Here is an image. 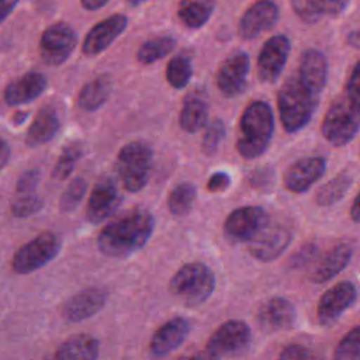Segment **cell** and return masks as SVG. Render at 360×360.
I'll list each match as a JSON object with an SVG mask.
<instances>
[{
	"label": "cell",
	"mask_w": 360,
	"mask_h": 360,
	"mask_svg": "<svg viewBox=\"0 0 360 360\" xmlns=\"http://www.w3.org/2000/svg\"><path fill=\"white\" fill-rule=\"evenodd\" d=\"M333 357L338 360H360V325L349 330L338 343Z\"/></svg>",
	"instance_id": "cell-37"
},
{
	"label": "cell",
	"mask_w": 360,
	"mask_h": 360,
	"mask_svg": "<svg viewBox=\"0 0 360 360\" xmlns=\"http://www.w3.org/2000/svg\"><path fill=\"white\" fill-rule=\"evenodd\" d=\"M98 340L89 333H77L62 342L53 357L58 360H94L98 357Z\"/></svg>",
	"instance_id": "cell-27"
},
{
	"label": "cell",
	"mask_w": 360,
	"mask_h": 360,
	"mask_svg": "<svg viewBox=\"0 0 360 360\" xmlns=\"http://www.w3.org/2000/svg\"><path fill=\"white\" fill-rule=\"evenodd\" d=\"M347 44H349L350 46H353V48L360 49V28L352 31V32L347 35Z\"/></svg>",
	"instance_id": "cell-47"
},
{
	"label": "cell",
	"mask_w": 360,
	"mask_h": 360,
	"mask_svg": "<svg viewBox=\"0 0 360 360\" xmlns=\"http://www.w3.org/2000/svg\"><path fill=\"white\" fill-rule=\"evenodd\" d=\"M360 129V60L353 66L343 91L323 115L321 132L333 146H345Z\"/></svg>",
	"instance_id": "cell-3"
},
{
	"label": "cell",
	"mask_w": 360,
	"mask_h": 360,
	"mask_svg": "<svg viewBox=\"0 0 360 360\" xmlns=\"http://www.w3.org/2000/svg\"><path fill=\"white\" fill-rule=\"evenodd\" d=\"M357 300V288L352 281H340L328 288L316 305V319L319 325L329 326L335 323L345 311Z\"/></svg>",
	"instance_id": "cell-11"
},
{
	"label": "cell",
	"mask_w": 360,
	"mask_h": 360,
	"mask_svg": "<svg viewBox=\"0 0 360 360\" xmlns=\"http://www.w3.org/2000/svg\"><path fill=\"white\" fill-rule=\"evenodd\" d=\"M215 290V276L212 270L201 262L183 264L170 278L169 291L181 304L197 307L204 304Z\"/></svg>",
	"instance_id": "cell-5"
},
{
	"label": "cell",
	"mask_w": 360,
	"mask_h": 360,
	"mask_svg": "<svg viewBox=\"0 0 360 360\" xmlns=\"http://www.w3.org/2000/svg\"><path fill=\"white\" fill-rule=\"evenodd\" d=\"M352 181H353V179L347 173H340V174L335 176L328 183H325L322 187L318 188L316 195H315L316 204L321 207L333 205L335 202H338L339 200H342L345 197L349 187L352 186Z\"/></svg>",
	"instance_id": "cell-32"
},
{
	"label": "cell",
	"mask_w": 360,
	"mask_h": 360,
	"mask_svg": "<svg viewBox=\"0 0 360 360\" xmlns=\"http://www.w3.org/2000/svg\"><path fill=\"white\" fill-rule=\"evenodd\" d=\"M326 170V160L322 156L301 158L285 170L283 176L284 187L295 194L308 191Z\"/></svg>",
	"instance_id": "cell-16"
},
{
	"label": "cell",
	"mask_w": 360,
	"mask_h": 360,
	"mask_svg": "<svg viewBox=\"0 0 360 360\" xmlns=\"http://www.w3.org/2000/svg\"><path fill=\"white\" fill-rule=\"evenodd\" d=\"M112 82L110 76L100 75L87 82L77 94V107L84 112H93L101 108L110 98Z\"/></svg>",
	"instance_id": "cell-28"
},
{
	"label": "cell",
	"mask_w": 360,
	"mask_h": 360,
	"mask_svg": "<svg viewBox=\"0 0 360 360\" xmlns=\"http://www.w3.org/2000/svg\"><path fill=\"white\" fill-rule=\"evenodd\" d=\"M190 333V322L183 316H174L160 325L150 338L149 352L155 357H163L180 347Z\"/></svg>",
	"instance_id": "cell-22"
},
{
	"label": "cell",
	"mask_w": 360,
	"mask_h": 360,
	"mask_svg": "<svg viewBox=\"0 0 360 360\" xmlns=\"http://www.w3.org/2000/svg\"><path fill=\"white\" fill-rule=\"evenodd\" d=\"M328 62L322 52L308 49L301 53L297 69L277 93V108L285 132H298L311 121L326 84Z\"/></svg>",
	"instance_id": "cell-1"
},
{
	"label": "cell",
	"mask_w": 360,
	"mask_h": 360,
	"mask_svg": "<svg viewBox=\"0 0 360 360\" xmlns=\"http://www.w3.org/2000/svg\"><path fill=\"white\" fill-rule=\"evenodd\" d=\"M46 87L48 80L45 75L39 72H28L14 79L4 87L3 98L10 107L30 104L42 96Z\"/></svg>",
	"instance_id": "cell-23"
},
{
	"label": "cell",
	"mask_w": 360,
	"mask_h": 360,
	"mask_svg": "<svg viewBox=\"0 0 360 360\" xmlns=\"http://www.w3.org/2000/svg\"><path fill=\"white\" fill-rule=\"evenodd\" d=\"M314 353L307 349L302 345H288L280 352V359L284 360H305V359H312Z\"/></svg>",
	"instance_id": "cell-41"
},
{
	"label": "cell",
	"mask_w": 360,
	"mask_h": 360,
	"mask_svg": "<svg viewBox=\"0 0 360 360\" xmlns=\"http://www.w3.org/2000/svg\"><path fill=\"white\" fill-rule=\"evenodd\" d=\"M11 156V149L8 142L0 136V172L7 166Z\"/></svg>",
	"instance_id": "cell-43"
},
{
	"label": "cell",
	"mask_w": 360,
	"mask_h": 360,
	"mask_svg": "<svg viewBox=\"0 0 360 360\" xmlns=\"http://www.w3.org/2000/svg\"><path fill=\"white\" fill-rule=\"evenodd\" d=\"M291 231L283 225H266L252 240L249 253L260 262L276 260L290 245Z\"/></svg>",
	"instance_id": "cell-18"
},
{
	"label": "cell",
	"mask_w": 360,
	"mask_h": 360,
	"mask_svg": "<svg viewBox=\"0 0 360 360\" xmlns=\"http://www.w3.org/2000/svg\"><path fill=\"white\" fill-rule=\"evenodd\" d=\"M166 80L167 83L176 89H184L193 76V65L188 56L186 55H176L173 56L166 65Z\"/></svg>",
	"instance_id": "cell-33"
},
{
	"label": "cell",
	"mask_w": 360,
	"mask_h": 360,
	"mask_svg": "<svg viewBox=\"0 0 360 360\" xmlns=\"http://www.w3.org/2000/svg\"><path fill=\"white\" fill-rule=\"evenodd\" d=\"M315 15H338L349 4V0H307Z\"/></svg>",
	"instance_id": "cell-38"
},
{
	"label": "cell",
	"mask_w": 360,
	"mask_h": 360,
	"mask_svg": "<svg viewBox=\"0 0 360 360\" xmlns=\"http://www.w3.org/2000/svg\"><path fill=\"white\" fill-rule=\"evenodd\" d=\"M121 202V193L114 179L101 177L91 188L86 204V219L93 224H101L110 218Z\"/></svg>",
	"instance_id": "cell-12"
},
{
	"label": "cell",
	"mask_w": 360,
	"mask_h": 360,
	"mask_svg": "<svg viewBox=\"0 0 360 360\" xmlns=\"http://www.w3.org/2000/svg\"><path fill=\"white\" fill-rule=\"evenodd\" d=\"M108 294L104 288L89 287L72 295L62 308V315L69 322H80L100 312L107 304Z\"/></svg>",
	"instance_id": "cell-21"
},
{
	"label": "cell",
	"mask_w": 360,
	"mask_h": 360,
	"mask_svg": "<svg viewBox=\"0 0 360 360\" xmlns=\"http://www.w3.org/2000/svg\"><path fill=\"white\" fill-rule=\"evenodd\" d=\"M352 256L353 246L349 242L338 243L315 264V269L311 273V281L322 284L332 280L349 264Z\"/></svg>",
	"instance_id": "cell-25"
},
{
	"label": "cell",
	"mask_w": 360,
	"mask_h": 360,
	"mask_svg": "<svg viewBox=\"0 0 360 360\" xmlns=\"http://www.w3.org/2000/svg\"><path fill=\"white\" fill-rule=\"evenodd\" d=\"M39 179L41 173L38 169H30L18 177L14 195L10 201V211L13 217L28 218L42 210L44 200L37 194Z\"/></svg>",
	"instance_id": "cell-15"
},
{
	"label": "cell",
	"mask_w": 360,
	"mask_h": 360,
	"mask_svg": "<svg viewBox=\"0 0 360 360\" xmlns=\"http://www.w3.org/2000/svg\"><path fill=\"white\" fill-rule=\"evenodd\" d=\"M226 135V128L222 120L215 118L205 125V131L201 139V150L205 156H212L217 153L219 145Z\"/></svg>",
	"instance_id": "cell-36"
},
{
	"label": "cell",
	"mask_w": 360,
	"mask_h": 360,
	"mask_svg": "<svg viewBox=\"0 0 360 360\" xmlns=\"http://www.w3.org/2000/svg\"><path fill=\"white\" fill-rule=\"evenodd\" d=\"M252 342L250 326L240 319H229L221 323L205 343L208 357L224 359L243 354Z\"/></svg>",
	"instance_id": "cell-8"
},
{
	"label": "cell",
	"mask_w": 360,
	"mask_h": 360,
	"mask_svg": "<svg viewBox=\"0 0 360 360\" xmlns=\"http://www.w3.org/2000/svg\"><path fill=\"white\" fill-rule=\"evenodd\" d=\"M350 218H352L354 222L360 224V191H359V194L356 195V198H354L353 202H352V207H350Z\"/></svg>",
	"instance_id": "cell-45"
},
{
	"label": "cell",
	"mask_w": 360,
	"mask_h": 360,
	"mask_svg": "<svg viewBox=\"0 0 360 360\" xmlns=\"http://www.w3.org/2000/svg\"><path fill=\"white\" fill-rule=\"evenodd\" d=\"M132 4H138V3H141V1H143V0H129Z\"/></svg>",
	"instance_id": "cell-49"
},
{
	"label": "cell",
	"mask_w": 360,
	"mask_h": 360,
	"mask_svg": "<svg viewBox=\"0 0 360 360\" xmlns=\"http://www.w3.org/2000/svg\"><path fill=\"white\" fill-rule=\"evenodd\" d=\"M27 117H28V112H25V111H18V112L13 117V121L15 122V125H20Z\"/></svg>",
	"instance_id": "cell-48"
},
{
	"label": "cell",
	"mask_w": 360,
	"mask_h": 360,
	"mask_svg": "<svg viewBox=\"0 0 360 360\" xmlns=\"http://www.w3.org/2000/svg\"><path fill=\"white\" fill-rule=\"evenodd\" d=\"M297 319V311L291 301L283 297H271L262 302L257 309L256 321L266 333L291 329Z\"/></svg>",
	"instance_id": "cell-17"
},
{
	"label": "cell",
	"mask_w": 360,
	"mask_h": 360,
	"mask_svg": "<svg viewBox=\"0 0 360 360\" xmlns=\"http://www.w3.org/2000/svg\"><path fill=\"white\" fill-rule=\"evenodd\" d=\"M153 167V149L145 141L125 143L115 159V170L122 187L129 193H138L148 184Z\"/></svg>",
	"instance_id": "cell-6"
},
{
	"label": "cell",
	"mask_w": 360,
	"mask_h": 360,
	"mask_svg": "<svg viewBox=\"0 0 360 360\" xmlns=\"http://www.w3.org/2000/svg\"><path fill=\"white\" fill-rule=\"evenodd\" d=\"M316 255H318L316 243H305L290 257V266L294 269L304 267L309 264L316 257Z\"/></svg>",
	"instance_id": "cell-40"
},
{
	"label": "cell",
	"mask_w": 360,
	"mask_h": 360,
	"mask_svg": "<svg viewBox=\"0 0 360 360\" xmlns=\"http://www.w3.org/2000/svg\"><path fill=\"white\" fill-rule=\"evenodd\" d=\"M278 20V7L273 0L255 1L240 17L238 32L242 39H253L270 30Z\"/></svg>",
	"instance_id": "cell-19"
},
{
	"label": "cell",
	"mask_w": 360,
	"mask_h": 360,
	"mask_svg": "<svg viewBox=\"0 0 360 360\" xmlns=\"http://www.w3.org/2000/svg\"><path fill=\"white\" fill-rule=\"evenodd\" d=\"M86 193L87 181L83 177L73 179L59 197V211L65 214L75 211L82 204Z\"/></svg>",
	"instance_id": "cell-35"
},
{
	"label": "cell",
	"mask_w": 360,
	"mask_h": 360,
	"mask_svg": "<svg viewBox=\"0 0 360 360\" xmlns=\"http://www.w3.org/2000/svg\"><path fill=\"white\" fill-rule=\"evenodd\" d=\"M153 231V214L143 207H134L103 226L97 236V246L104 256L124 259L141 250Z\"/></svg>",
	"instance_id": "cell-2"
},
{
	"label": "cell",
	"mask_w": 360,
	"mask_h": 360,
	"mask_svg": "<svg viewBox=\"0 0 360 360\" xmlns=\"http://www.w3.org/2000/svg\"><path fill=\"white\" fill-rule=\"evenodd\" d=\"M215 8L214 0H179L177 15L183 25L191 30L207 24Z\"/></svg>",
	"instance_id": "cell-29"
},
{
	"label": "cell",
	"mask_w": 360,
	"mask_h": 360,
	"mask_svg": "<svg viewBox=\"0 0 360 360\" xmlns=\"http://www.w3.org/2000/svg\"><path fill=\"white\" fill-rule=\"evenodd\" d=\"M231 184V177L225 172H215L210 176L207 181V190L211 193H221L225 191Z\"/></svg>",
	"instance_id": "cell-42"
},
{
	"label": "cell",
	"mask_w": 360,
	"mask_h": 360,
	"mask_svg": "<svg viewBox=\"0 0 360 360\" xmlns=\"http://www.w3.org/2000/svg\"><path fill=\"white\" fill-rule=\"evenodd\" d=\"M110 0H80L82 6L89 10V11H94L101 8L104 4H107Z\"/></svg>",
	"instance_id": "cell-46"
},
{
	"label": "cell",
	"mask_w": 360,
	"mask_h": 360,
	"mask_svg": "<svg viewBox=\"0 0 360 360\" xmlns=\"http://www.w3.org/2000/svg\"><path fill=\"white\" fill-rule=\"evenodd\" d=\"M291 44L285 35H273L262 46L257 56V76L263 83H274L280 77L288 55Z\"/></svg>",
	"instance_id": "cell-13"
},
{
	"label": "cell",
	"mask_w": 360,
	"mask_h": 360,
	"mask_svg": "<svg viewBox=\"0 0 360 360\" xmlns=\"http://www.w3.org/2000/svg\"><path fill=\"white\" fill-rule=\"evenodd\" d=\"M276 180L274 170L270 166H260L250 172L248 176V183L256 190H269L273 187Z\"/></svg>",
	"instance_id": "cell-39"
},
{
	"label": "cell",
	"mask_w": 360,
	"mask_h": 360,
	"mask_svg": "<svg viewBox=\"0 0 360 360\" xmlns=\"http://www.w3.org/2000/svg\"><path fill=\"white\" fill-rule=\"evenodd\" d=\"M249 70L250 60L246 52H236L228 56L215 75V83L221 94L226 98H233L243 93Z\"/></svg>",
	"instance_id": "cell-14"
},
{
	"label": "cell",
	"mask_w": 360,
	"mask_h": 360,
	"mask_svg": "<svg viewBox=\"0 0 360 360\" xmlns=\"http://www.w3.org/2000/svg\"><path fill=\"white\" fill-rule=\"evenodd\" d=\"M128 18L124 14H112L96 24L86 35L82 52L86 56H96L104 52L127 28Z\"/></svg>",
	"instance_id": "cell-20"
},
{
	"label": "cell",
	"mask_w": 360,
	"mask_h": 360,
	"mask_svg": "<svg viewBox=\"0 0 360 360\" xmlns=\"http://www.w3.org/2000/svg\"><path fill=\"white\" fill-rule=\"evenodd\" d=\"M62 249V239L53 231H44L20 246L11 259L17 274H30L52 262Z\"/></svg>",
	"instance_id": "cell-7"
},
{
	"label": "cell",
	"mask_w": 360,
	"mask_h": 360,
	"mask_svg": "<svg viewBox=\"0 0 360 360\" xmlns=\"http://www.w3.org/2000/svg\"><path fill=\"white\" fill-rule=\"evenodd\" d=\"M274 131V117L271 107L262 100L252 101L239 120V136L236 150L243 159L262 156L271 141Z\"/></svg>",
	"instance_id": "cell-4"
},
{
	"label": "cell",
	"mask_w": 360,
	"mask_h": 360,
	"mask_svg": "<svg viewBox=\"0 0 360 360\" xmlns=\"http://www.w3.org/2000/svg\"><path fill=\"white\" fill-rule=\"evenodd\" d=\"M267 225L262 207L245 205L233 210L224 221V233L232 242H249Z\"/></svg>",
	"instance_id": "cell-10"
},
{
	"label": "cell",
	"mask_w": 360,
	"mask_h": 360,
	"mask_svg": "<svg viewBox=\"0 0 360 360\" xmlns=\"http://www.w3.org/2000/svg\"><path fill=\"white\" fill-rule=\"evenodd\" d=\"M208 100L201 89H193L183 100L179 124L184 132L195 134L208 122Z\"/></svg>",
	"instance_id": "cell-24"
},
{
	"label": "cell",
	"mask_w": 360,
	"mask_h": 360,
	"mask_svg": "<svg viewBox=\"0 0 360 360\" xmlns=\"http://www.w3.org/2000/svg\"><path fill=\"white\" fill-rule=\"evenodd\" d=\"M83 156V145L80 142H70L68 143L63 150L60 152L53 170H52V179L56 181H62L65 179H68L73 169L76 167L77 162L80 160V158Z\"/></svg>",
	"instance_id": "cell-34"
},
{
	"label": "cell",
	"mask_w": 360,
	"mask_h": 360,
	"mask_svg": "<svg viewBox=\"0 0 360 360\" xmlns=\"http://www.w3.org/2000/svg\"><path fill=\"white\" fill-rule=\"evenodd\" d=\"M18 0H0V24L13 13Z\"/></svg>",
	"instance_id": "cell-44"
},
{
	"label": "cell",
	"mask_w": 360,
	"mask_h": 360,
	"mask_svg": "<svg viewBox=\"0 0 360 360\" xmlns=\"http://www.w3.org/2000/svg\"><path fill=\"white\" fill-rule=\"evenodd\" d=\"M77 44V34L66 22H55L49 25L39 38V55L48 66H59L65 63Z\"/></svg>",
	"instance_id": "cell-9"
},
{
	"label": "cell",
	"mask_w": 360,
	"mask_h": 360,
	"mask_svg": "<svg viewBox=\"0 0 360 360\" xmlns=\"http://www.w3.org/2000/svg\"><path fill=\"white\" fill-rule=\"evenodd\" d=\"M197 198V188L191 183H179L174 186L167 197V208L174 217L187 215Z\"/></svg>",
	"instance_id": "cell-31"
},
{
	"label": "cell",
	"mask_w": 360,
	"mask_h": 360,
	"mask_svg": "<svg viewBox=\"0 0 360 360\" xmlns=\"http://www.w3.org/2000/svg\"><path fill=\"white\" fill-rule=\"evenodd\" d=\"M60 129V120L56 110L51 105L42 107L32 122L30 124L25 134V145L35 148L52 141Z\"/></svg>",
	"instance_id": "cell-26"
},
{
	"label": "cell",
	"mask_w": 360,
	"mask_h": 360,
	"mask_svg": "<svg viewBox=\"0 0 360 360\" xmlns=\"http://www.w3.org/2000/svg\"><path fill=\"white\" fill-rule=\"evenodd\" d=\"M176 38L163 35V37H155L148 41H145L136 52V60L142 65H150L166 55H169L174 48H176Z\"/></svg>",
	"instance_id": "cell-30"
}]
</instances>
